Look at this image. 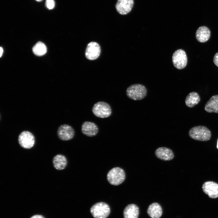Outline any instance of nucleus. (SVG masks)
<instances>
[{
  "label": "nucleus",
  "instance_id": "10",
  "mask_svg": "<svg viewBox=\"0 0 218 218\" xmlns=\"http://www.w3.org/2000/svg\"><path fill=\"white\" fill-rule=\"evenodd\" d=\"M134 4V0H117L115 5L117 12L121 15H126L132 10Z\"/></svg>",
  "mask_w": 218,
  "mask_h": 218
},
{
  "label": "nucleus",
  "instance_id": "11",
  "mask_svg": "<svg viewBox=\"0 0 218 218\" xmlns=\"http://www.w3.org/2000/svg\"><path fill=\"white\" fill-rule=\"evenodd\" d=\"M202 189L203 192L211 198L218 197V184L213 181L205 182Z\"/></svg>",
  "mask_w": 218,
  "mask_h": 218
},
{
  "label": "nucleus",
  "instance_id": "4",
  "mask_svg": "<svg viewBox=\"0 0 218 218\" xmlns=\"http://www.w3.org/2000/svg\"><path fill=\"white\" fill-rule=\"evenodd\" d=\"M92 111L95 116L100 118L108 117L112 114L110 105L104 101H99L95 103L92 108Z\"/></svg>",
  "mask_w": 218,
  "mask_h": 218
},
{
  "label": "nucleus",
  "instance_id": "23",
  "mask_svg": "<svg viewBox=\"0 0 218 218\" xmlns=\"http://www.w3.org/2000/svg\"><path fill=\"white\" fill-rule=\"evenodd\" d=\"M31 218H44V217L41 215H35L32 216Z\"/></svg>",
  "mask_w": 218,
  "mask_h": 218
},
{
  "label": "nucleus",
  "instance_id": "21",
  "mask_svg": "<svg viewBox=\"0 0 218 218\" xmlns=\"http://www.w3.org/2000/svg\"><path fill=\"white\" fill-rule=\"evenodd\" d=\"M45 5L49 9H53L55 6V2L54 0H46Z\"/></svg>",
  "mask_w": 218,
  "mask_h": 218
},
{
  "label": "nucleus",
  "instance_id": "6",
  "mask_svg": "<svg viewBox=\"0 0 218 218\" xmlns=\"http://www.w3.org/2000/svg\"><path fill=\"white\" fill-rule=\"evenodd\" d=\"M172 61L174 66L178 69H182L187 65V59L185 52L182 49L175 51L172 56Z\"/></svg>",
  "mask_w": 218,
  "mask_h": 218
},
{
  "label": "nucleus",
  "instance_id": "25",
  "mask_svg": "<svg viewBox=\"0 0 218 218\" xmlns=\"http://www.w3.org/2000/svg\"><path fill=\"white\" fill-rule=\"evenodd\" d=\"M36 1L38 2H40L42 0H35Z\"/></svg>",
  "mask_w": 218,
  "mask_h": 218
},
{
  "label": "nucleus",
  "instance_id": "24",
  "mask_svg": "<svg viewBox=\"0 0 218 218\" xmlns=\"http://www.w3.org/2000/svg\"><path fill=\"white\" fill-rule=\"evenodd\" d=\"M0 57H1V56H2V54H3V49L1 47L0 48Z\"/></svg>",
  "mask_w": 218,
  "mask_h": 218
},
{
  "label": "nucleus",
  "instance_id": "19",
  "mask_svg": "<svg viewBox=\"0 0 218 218\" xmlns=\"http://www.w3.org/2000/svg\"><path fill=\"white\" fill-rule=\"evenodd\" d=\"M200 100L198 94L196 92H192L190 93L186 97L185 103L187 107H193L199 102Z\"/></svg>",
  "mask_w": 218,
  "mask_h": 218
},
{
  "label": "nucleus",
  "instance_id": "5",
  "mask_svg": "<svg viewBox=\"0 0 218 218\" xmlns=\"http://www.w3.org/2000/svg\"><path fill=\"white\" fill-rule=\"evenodd\" d=\"M90 212L95 218H106L110 213V209L107 204L100 202L93 205L91 208Z\"/></svg>",
  "mask_w": 218,
  "mask_h": 218
},
{
  "label": "nucleus",
  "instance_id": "1",
  "mask_svg": "<svg viewBox=\"0 0 218 218\" xmlns=\"http://www.w3.org/2000/svg\"><path fill=\"white\" fill-rule=\"evenodd\" d=\"M189 135L192 139L200 141L209 140L211 137V133L206 127L198 126L191 128L189 131Z\"/></svg>",
  "mask_w": 218,
  "mask_h": 218
},
{
  "label": "nucleus",
  "instance_id": "26",
  "mask_svg": "<svg viewBox=\"0 0 218 218\" xmlns=\"http://www.w3.org/2000/svg\"><path fill=\"white\" fill-rule=\"evenodd\" d=\"M217 147L218 149V140H217Z\"/></svg>",
  "mask_w": 218,
  "mask_h": 218
},
{
  "label": "nucleus",
  "instance_id": "7",
  "mask_svg": "<svg viewBox=\"0 0 218 218\" xmlns=\"http://www.w3.org/2000/svg\"><path fill=\"white\" fill-rule=\"evenodd\" d=\"M18 142L22 148L29 149L33 147L35 144V137L31 132L24 131L19 135Z\"/></svg>",
  "mask_w": 218,
  "mask_h": 218
},
{
  "label": "nucleus",
  "instance_id": "20",
  "mask_svg": "<svg viewBox=\"0 0 218 218\" xmlns=\"http://www.w3.org/2000/svg\"><path fill=\"white\" fill-rule=\"evenodd\" d=\"M47 48L45 44L41 42H38L33 47V53L38 56H42L46 54Z\"/></svg>",
  "mask_w": 218,
  "mask_h": 218
},
{
  "label": "nucleus",
  "instance_id": "17",
  "mask_svg": "<svg viewBox=\"0 0 218 218\" xmlns=\"http://www.w3.org/2000/svg\"><path fill=\"white\" fill-rule=\"evenodd\" d=\"M147 212L149 216L151 218H160L162 213V207L157 203H154L150 205Z\"/></svg>",
  "mask_w": 218,
  "mask_h": 218
},
{
  "label": "nucleus",
  "instance_id": "22",
  "mask_svg": "<svg viewBox=\"0 0 218 218\" xmlns=\"http://www.w3.org/2000/svg\"><path fill=\"white\" fill-rule=\"evenodd\" d=\"M213 61L215 64L218 67V52L216 53L214 56Z\"/></svg>",
  "mask_w": 218,
  "mask_h": 218
},
{
  "label": "nucleus",
  "instance_id": "13",
  "mask_svg": "<svg viewBox=\"0 0 218 218\" xmlns=\"http://www.w3.org/2000/svg\"><path fill=\"white\" fill-rule=\"evenodd\" d=\"M155 154L158 158L164 161L170 160L174 157L173 151L166 147H160L157 149L155 151Z\"/></svg>",
  "mask_w": 218,
  "mask_h": 218
},
{
  "label": "nucleus",
  "instance_id": "8",
  "mask_svg": "<svg viewBox=\"0 0 218 218\" xmlns=\"http://www.w3.org/2000/svg\"><path fill=\"white\" fill-rule=\"evenodd\" d=\"M75 134L74 129L71 126L64 124L58 128L57 134L58 138L64 141L70 140L73 138Z\"/></svg>",
  "mask_w": 218,
  "mask_h": 218
},
{
  "label": "nucleus",
  "instance_id": "2",
  "mask_svg": "<svg viewBox=\"0 0 218 218\" xmlns=\"http://www.w3.org/2000/svg\"><path fill=\"white\" fill-rule=\"evenodd\" d=\"M147 90L146 87L140 84H135L129 86L127 89V96L134 100H140L146 96Z\"/></svg>",
  "mask_w": 218,
  "mask_h": 218
},
{
  "label": "nucleus",
  "instance_id": "9",
  "mask_svg": "<svg viewBox=\"0 0 218 218\" xmlns=\"http://www.w3.org/2000/svg\"><path fill=\"white\" fill-rule=\"evenodd\" d=\"M101 47L97 42H91L88 45L85 52V57L90 60L97 59L101 53Z\"/></svg>",
  "mask_w": 218,
  "mask_h": 218
},
{
  "label": "nucleus",
  "instance_id": "18",
  "mask_svg": "<svg viewBox=\"0 0 218 218\" xmlns=\"http://www.w3.org/2000/svg\"><path fill=\"white\" fill-rule=\"evenodd\" d=\"M67 163V159L64 155L58 154L55 155L53 159V164L54 168L59 170L64 169Z\"/></svg>",
  "mask_w": 218,
  "mask_h": 218
},
{
  "label": "nucleus",
  "instance_id": "16",
  "mask_svg": "<svg viewBox=\"0 0 218 218\" xmlns=\"http://www.w3.org/2000/svg\"><path fill=\"white\" fill-rule=\"evenodd\" d=\"M204 109L208 113H218V95L212 96L206 103Z\"/></svg>",
  "mask_w": 218,
  "mask_h": 218
},
{
  "label": "nucleus",
  "instance_id": "3",
  "mask_svg": "<svg viewBox=\"0 0 218 218\" xmlns=\"http://www.w3.org/2000/svg\"><path fill=\"white\" fill-rule=\"evenodd\" d=\"M125 178L124 170L119 167H115L111 169L107 175V179L111 185L117 186L122 183Z\"/></svg>",
  "mask_w": 218,
  "mask_h": 218
},
{
  "label": "nucleus",
  "instance_id": "12",
  "mask_svg": "<svg viewBox=\"0 0 218 218\" xmlns=\"http://www.w3.org/2000/svg\"><path fill=\"white\" fill-rule=\"evenodd\" d=\"M98 127L94 123L88 121L84 122L81 125V131L84 135L90 137L95 136L98 133Z\"/></svg>",
  "mask_w": 218,
  "mask_h": 218
},
{
  "label": "nucleus",
  "instance_id": "14",
  "mask_svg": "<svg viewBox=\"0 0 218 218\" xmlns=\"http://www.w3.org/2000/svg\"><path fill=\"white\" fill-rule=\"evenodd\" d=\"M211 35L210 31L209 28L205 26L199 27L196 32L197 40L201 43L205 42L209 39Z\"/></svg>",
  "mask_w": 218,
  "mask_h": 218
},
{
  "label": "nucleus",
  "instance_id": "15",
  "mask_svg": "<svg viewBox=\"0 0 218 218\" xmlns=\"http://www.w3.org/2000/svg\"><path fill=\"white\" fill-rule=\"evenodd\" d=\"M139 214V208L135 204H131L127 205L124 210V218H138Z\"/></svg>",
  "mask_w": 218,
  "mask_h": 218
}]
</instances>
